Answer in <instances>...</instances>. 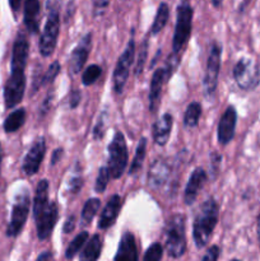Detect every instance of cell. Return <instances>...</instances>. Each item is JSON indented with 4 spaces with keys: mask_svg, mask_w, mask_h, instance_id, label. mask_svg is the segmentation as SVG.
Instances as JSON below:
<instances>
[{
    "mask_svg": "<svg viewBox=\"0 0 260 261\" xmlns=\"http://www.w3.org/2000/svg\"><path fill=\"white\" fill-rule=\"evenodd\" d=\"M30 55V43L23 33H19L13 43L10 75L4 87V101L7 109L20 103L25 91V66Z\"/></svg>",
    "mask_w": 260,
    "mask_h": 261,
    "instance_id": "1",
    "label": "cell"
},
{
    "mask_svg": "<svg viewBox=\"0 0 260 261\" xmlns=\"http://www.w3.org/2000/svg\"><path fill=\"white\" fill-rule=\"evenodd\" d=\"M48 189L50 184L43 178L37 184L33 198V218L40 241H46L51 236L59 219L58 204L55 201H48Z\"/></svg>",
    "mask_w": 260,
    "mask_h": 261,
    "instance_id": "2",
    "label": "cell"
},
{
    "mask_svg": "<svg viewBox=\"0 0 260 261\" xmlns=\"http://www.w3.org/2000/svg\"><path fill=\"white\" fill-rule=\"evenodd\" d=\"M219 221V204L209 198L199 208L193 222V240L198 249H203L211 241Z\"/></svg>",
    "mask_w": 260,
    "mask_h": 261,
    "instance_id": "3",
    "label": "cell"
},
{
    "mask_svg": "<svg viewBox=\"0 0 260 261\" xmlns=\"http://www.w3.org/2000/svg\"><path fill=\"white\" fill-rule=\"evenodd\" d=\"M186 219L176 213L168 218L165 227V249L171 259H180L186 252Z\"/></svg>",
    "mask_w": 260,
    "mask_h": 261,
    "instance_id": "4",
    "label": "cell"
},
{
    "mask_svg": "<svg viewBox=\"0 0 260 261\" xmlns=\"http://www.w3.org/2000/svg\"><path fill=\"white\" fill-rule=\"evenodd\" d=\"M48 15L45 27L41 33L40 54L43 58H50L58 45V38L60 35V0H47Z\"/></svg>",
    "mask_w": 260,
    "mask_h": 261,
    "instance_id": "5",
    "label": "cell"
},
{
    "mask_svg": "<svg viewBox=\"0 0 260 261\" xmlns=\"http://www.w3.org/2000/svg\"><path fill=\"white\" fill-rule=\"evenodd\" d=\"M193 15L194 10L189 0H181L176 12L175 32L172 37V53L173 55L180 56L185 51L190 40L191 31H193Z\"/></svg>",
    "mask_w": 260,
    "mask_h": 261,
    "instance_id": "6",
    "label": "cell"
},
{
    "mask_svg": "<svg viewBox=\"0 0 260 261\" xmlns=\"http://www.w3.org/2000/svg\"><path fill=\"white\" fill-rule=\"evenodd\" d=\"M232 75L240 89L251 92L260 84V66L255 59L244 56L235 64Z\"/></svg>",
    "mask_w": 260,
    "mask_h": 261,
    "instance_id": "7",
    "label": "cell"
},
{
    "mask_svg": "<svg viewBox=\"0 0 260 261\" xmlns=\"http://www.w3.org/2000/svg\"><path fill=\"white\" fill-rule=\"evenodd\" d=\"M127 161H129V153H127L126 140L121 132L115 133L111 143L109 144V162L107 168L111 178L117 180L124 175L126 170Z\"/></svg>",
    "mask_w": 260,
    "mask_h": 261,
    "instance_id": "8",
    "label": "cell"
},
{
    "mask_svg": "<svg viewBox=\"0 0 260 261\" xmlns=\"http://www.w3.org/2000/svg\"><path fill=\"white\" fill-rule=\"evenodd\" d=\"M135 58V41L134 36L132 35L130 40L127 41V45L125 47L124 53L120 55L115 66L114 74H112V89L116 94H121L124 92V87L129 79L130 68L134 63Z\"/></svg>",
    "mask_w": 260,
    "mask_h": 261,
    "instance_id": "9",
    "label": "cell"
},
{
    "mask_svg": "<svg viewBox=\"0 0 260 261\" xmlns=\"http://www.w3.org/2000/svg\"><path fill=\"white\" fill-rule=\"evenodd\" d=\"M221 45H219L218 42L212 43L203 78V89L204 94H205L206 97H212L216 93L217 84H218L219 70H221Z\"/></svg>",
    "mask_w": 260,
    "mask_h": 261,
    "instance_id": "10",
    "label": "cell"
},
{
    "mask_svg": "<svg viewBox=\"0 0 260 261\" xmlns=\"http://www.w3.org/2000/svg\"><path fill=\"white\" fill-rule=\"evenodd\" d=\"M30 194H28L27 190H23L19 195H17L14 205L12 208V216H10V222L7 228L8 237L19 236L25 222H27L28 213H30Z\"/></svg>",
    "mask_w": 260,
    "mask_h": 261,
    "instance_id": "11",
    "label": "cell"
},
{
    "mask_svg": "<svg viewBox=\"0 0 260 261\" xmlns=\"http://www.w3.org/2000/svg\"><path fill=\"white\" fill-rule=\"evenodd\" d=\"M92 47V33H87L82 37V40L79 41L78 45L73 48V51L70 53L69 56V71L70 74L75 75L79 74L83 70L84 65H86V61L88 59L89 53H91Z\"/></svg>",
    "mask_w": 260,
    "mask_h": 261,
    "instance_id": "12",
    "label": "cell"
},
{
    "mask_svg": "<svg viewBox=\"0 0 260 261\" xmlns=\"http://www.w3.org/2000/svg\"><path fill=\"white\" fill-rule=\"evenodd\" d=\"M46 154V142L43 138H38L31 145L30 150L23 160L22 170L27 176H33L38 172Z\"/></svg>",
    "mask_w": 260,
    "mask_h": 261,
    "instance_id": "13",
    "label": "cell"
},
{
    "mask_svg": "<svg viewBox=\"0 0 260 261\" xmlns=\"http://www.w3.org/2000/svg\"><path fill=\"white\" fill-rule=\"evenodd\" d=\"M237 124V111L233 106H228L222 114L218 122V130L217 137L221 145H227L232 142L235 138Z\"/></svg>",
    "mask_w": 260,
    "mask_h": 261,
    "instance_id": "14",
    "label": "cell"
},
{
    "mask_svg": "<svg viewBox=\"0 0 260 261\" xmlns=\"http://www.w3.org/2000/svg\"><path fill=\"white\" fill-rule=\"evenodd\" d=\"M206 181H208V175L204 168L198 167L193 171L185 186V191H184V203L186 205H193L195 203L199 191L204 188Z\"/></svg>",
    "mask_w": 260,
    "mask_h": 261,
    "instance_id": "15",
    "label": "cell"
},
{
    "mask_svg": "<svg viewBox=\"0 0 260 261\" xmlns=\"http://www.w3.org/2000/svg\"><path fill=\"white\" fill-rule=\"evenodd\" d=\"M114 261H139L137 240L130 231H125L122 233Z\"/></svg>",
    "mask_w": 260,
    "mask_h": 261,
    "instance_id": "16",
    "label": "cell"
},
{
    "mask_svg": "<svg viewBox=\"0 0 260 261\" xmlns=\"http://www.w3.org/2000/svg\"><path fill=\"white\" fill-rule=\"evenodd\" d=\"M121 206H122L121 196L117 195V194L112 195L111 198L109 199V201H107L103 211H102L101 216H99L98 229H101V231H106V229H109L110 227L114 226L117 217H119L120 211H121Z\"/></svg>",
    "mask_w": 260,
    "mask_h": 261,
    "instance_id": "17",
    "label": "cell"
},
{
    "mask_svg": "<svg viewBox=\"0 0 260 261\" xmlns=\"http://www.w3.org/2000/svg\"><path fill=\"white\" fill-rule=\"evenodd\" d=\"M171 176V167L166 161L157 160L152 163L148 171V185L153 190H158L168 181Z\"/></svg>",
    "mask_w": 260,
    "mask_h": 261,
    "instance_id": "18",
    "label": "cell"
},
{
    "mask_svg": "<svg viewBox=\"0 0 260 261\" xmlns=\"http://www.w3.org/2000/svg\"><path fill=\"white\" fill-rule=\"evenodd\" d=\"M167 83L163 68L155 69L153 73L152 79H150L149 86V111L152 114L157 112L158 107L161 103V97H162L163 84Z\"/></svg>",
    "mask_w": 260,
    "mask_h": 261,
    "instance_id": "19",
    "label": "cell"
},
{
    "mask_svg": "<svg viewBox=\"0 0 260 261\" xmlns=\"http://www.w3.org/2000/svg\"><path fill=\"white\" fill-rule=\"evenodd\" d=\"M173 126V117L171 114H163L157 121L153 124L152 127V137L155 144L163 145L167 144L168 139L171 137V132H172Z\"/></svg>",
    "mask_w": 260,
    "mask_h": 261,
    "instance_id": "20",
    "label": "cell"
},
{
    "mask_svg": "<svg viewBox=\"0 0 260 261\" xmlns=\"http://www.w3.org/2000/svg\"><path fill=\"white\" fill-rule=\"evenodd\" d=\"M40 0H24L23 22L30 33L36 35L40 30Z\"/></svg>",
    "mask_w": 260,
    "mask_h": 261,
    "instance_id": "21",
    "label": "cell"
},
{
    "mask_svg": "<svg viewBox=\"0 0 260 261\" xmlns=\"http://www.w3.org/2000/svg\"><path fill=\"white\" fill-rule=\"evenodd\" d=\"M102 249H103L102 237L98 233L93 234L89 241H87L84 245L81 256H79V261H98L102 254Z\"/></svg>",
    "mask_w": 260,
    "mask_h": 261,
    "instance_id": "22",
    "label": "cell"
},
{
    "mask_svg": "<svg viewBox=\"0 0 260 261\" xmlns=\"http://www.w3.org/2000/svg\"><path fill=\"white\" fill-rule=\"evenodd\" d=\"M168 18H170V8L166 3H161L158 5L157 13H155V17L153 19L152 25H150V35H158L163 28L166 27L168 22Z\"/></svg>",
    "mask_w": 260,
    "mask_h": 261,
    "instance_id": "23",
    "label": "cell"
},
{
    "mask_svg": "<svg viewBox=\"0 0 260 261\" xmlns=\"http://www.w3.org/2000/svg\"><path fill=\"white\" fill-rule=\"evenodd\" d=\"M25 110L24 109H18L14 110L8 115V117L4 121V130L7 133H15L24 125L25 122Z\"/></svg>",
    "mask_w": 260,
    "mask_h": 261,
    "instance_id": "24",
    "label": "cell"
},
{
    "mask_svg": "<svg viewBox=\"0 0 260 261\" xmlns=\"http://www.w3.org/2000/svg\"><path fill=\"white\" fill-rule=\"evenodd\" d=\"M145 154H147V138H142L139 143H138L134 158H133L132 163H130L129 175H135V173L142 170L143 163H144L145 160Z\"/></svg>",
    "mask_w": 260,
    "mask_h": 261,
    "instance_id": "25",
    "label": "cell"
},
{
    "mask_svg": "<svg viewBox=\"0 0 260 261\" xmlns=\"http://www.w3.org/2000/svg\"><path fill=\"white\" fill-rule=\"evenodd\" d=\"M88 237H89V233L87 231L79 232V233L76 234L73 240H71V242L68 245V247H66L65 259L69 261L73 260L74 257L79 254V251L83 249L84 245H86V242L88 241Z\"/></svg>",
    "mask_w": 260,
    "mask_h": 261,
    "instance_id": "26",
    "label": "cell"
},
{
    "mask_svg": "<svg viewBox=\"0 0 260 261\" xmlns=\"http://www.w3.org/2000/svg\"><path fill=\"white\" fill-rule=\"evenodd\" d=\"M99 206H101V200L97 198H92L88 199L84 204L83 209H82V214H81V222L82 226H89L93 221V218L96 217L97 212H98Z\"/></svg>",
    "mask_w": 260,
    "mask_h": 261,
    "instance_id": "27",
    "label": "cell"
},
{
    "mask_svg": "<svg viewBox=\"0 0 260 261\" xmlns=\"http://www.w3.org/2000/svg\"><path fill=\"white\" fill-rule=\"evenodd\" d=\"M201 116V105L199 102H191L184 114V125L186 127H196Z\"/></svg>",
    "mask_w": 260,
    "mask_h": 261,
    "instance_id": "28",
    "label": "cell"
},
{
    "mask_svg": "<svg viewBox=\"0 0 260 261\" xmlns=\"http://www.w3.org/2000/svg\"><path fill=\"white\" fill-rule=\"evenodd\" d=\"M102 74V69L101 66L97 65V64H92L89 65L88 68L84 69L83 74H82V83L83 86L89 87L92 84H94L97 82V79L101 76Z\"/></svg>",
    "mask_w": 260,
    "mask_h": 261,
    "instance_id": "29",
    "label": "cell"
},
{
    "mask_svg": "<svg viewBox=\"0 0 260 261\" xmlns=\"http://www.w3.org/2000/svg\"><path fill=\"white\" fill-rule=\"evenodd\" d=\"M110 178H111V176H110L109 168H107V166H102L98 170V175H97L96 182H94V191L96 193H105Z\"/></svg>",
    "mask_w": 260,
    "mask_h": 261,
    "instance_id": "30",
    "label": "cell"
},
{
    "mask_svg": "<svg viewBox=\"0 0 260 261\" xmlns=\"http://www.w3.org/2000/svg\"><path fill=\"white\" fill-rule=\"evenodd\" d=\"M148 47H149V41H148V37H145L144 41L142 42V45H140V51L139 55H138L137 65H135L134 74L137 76H139L140 74L143 73V69H144L145 61H147L148 58Z\"/></svg>",
    "mask_w": 260,
    "mask_h": 261,
    "instance_id": "31",
    "label": "cell"
},
{
    "mask_svg": "<svg viewBox=\"0 0 260 261\" xmlns=\"http://www.w3.org/2000/svg\"><path fill=\"white\" fill-rule=\"evenodd\" d=\"M163 256V246L160 242H154L150 245L145 251L143 261H162Z\"/></svg>",
    "mask_w": 260,
    "mask_h": 261,
    "instance_id": "32",
    "label": "cell"
},
{
    "mask_svg": "<svg viewBox=\"0 0 260 261\" xmlns=\"http://www.w3.org/2000/svg\"><path fill=\"white\" fill-rule=\"evenodd\" d=\"M61 70V65L59 61H54L51 65H48L47 70L42 74V86L46 84H53L54 81L56 79V76L59 75Z\"/></svg>",
    "mask_w": 260,
    "mask_h": 261,
    "instance_id": "33",
    "label": "cell"
},
{
    "mask_svg": "<svg viewBox=\"0 0 260 261\" xmlns=\"http://www.w3.org/2000/svg\"><path fill=\"white\" fill-rule=\"evenodd\" d=\"M107 111H102L98 117L96 126L93 129V139L94 140H101L103 138L105 133H106V122H107Z\"/></svg>",
    "mask_w": 260,
    "mask_h": 261,
    "instance_id": "34",
    "label": "cell"
},
{
    "mask_svg": "<svg viewBox=\"0 0 260 261\" xmlns=\"http://www.w3.org/2000/svg\"><path fill=\"white\" fill-rule=\"evenodd\" d=\"M82 188H83V177L81 175V170H76L75 173L68 181L69 193L75 195V194H78L82 190Z\"/></svg>",
    "mask_w": 260,
    "mask_h": 261,
    "instance_id": "35",
    "label": "cell"
},
{
    "mask_svg": "<svg viewBox=\"0 0 260 261\" xmlns=\"http://www.w3.org/2000/svg\"><path fill=\"white\" fill-rule=\"evenodd\" d=\"M111 0H93V15L102 17L109 8Z\"/></svg>",
    "mask_w": 260,
    "mask_h": 261,
    "instance_id": "36",
    "label": "cell"
},
{
    "mask_svg": "<svg viewBox=\"0 0 260 261\" xmlns=\"http://www.w3.org/2000/svg\"><path fill=\"white\" fill-rule=\"evenodd\" d=\"M219 255H221V249H219L218 245H212V246L206 250L205 254L203 255L200 261H218Z\"/></svg>",
    "mask_w": 260,
    "mask_h": 261,
    "instance_id": "37",
    "label": "cell"
},
{
    "mask_svg": "<svg viewBox=\"0 0 260 261\" xmlns=\"http://www.w3.org/2000/svg\"><path fill=\"white\" fill-rule=\"evenodd\" d=\"M222 163V155L218 152H212L211 153V172L213 173V177H217L221 168Z\"/></svg>",
    "mask_w": 260,
    "mask_h": 261,
    "instance_id": "38",
    "label": "cell"
},
{
    "mask_svg": "<svg viewBox=\"0 0 260 261\" xmlns=\"http://www.w3.org/2000/svg\"><path fill=\"white\" fill-rule=\"evenodd\" d=\"M81 99H82V93L79 89H71L70 93H69V107L71 110L76 109L81 103Z\"/></svg>",
    "mask_w": 260,
    "mask_h": 261,
    "instance_id": "39",
    "label": "cell"
},
{
    "mask_svg": "<svg viewBox=\"0 0 260 261\" xmlns=\"http://www.w3.org/2000/svg\"><path fill=\"white\" fill-rule=\"evenodd\" d=\"M53 98H54V92L51 91L50 94H47L45 98V101L42 102V105H41L40 107V117H45L46 114H47L48 111H50V107H51V102H53Z\"/></svg>",
    "mask_w": 260,
    "mask_h": 261,
    "instance_id": "40",
    "label": "cell"
},
{
    "mask_svg": "<svg viewBox=\"0 0 260 261\" xmlns=\"http://www.w3.org/2000/svg\"><path fill=\"white\" fill-rule=\"evenodd\" d=\"M75 224H76V218H75V216H73V214H71V216H69L68 218H66L65 223H64V226H63L64 233L65 234L71 233V232L75 229Z\"/></svg>",
    "mask_w": 260,
    "mask_h": 261,
    "instance_id": "41",
    "label": "cell"
},
{
    "mask_svg": "<svg viewBox=\"0 0 260 261\" xmlns=\"http://www.w3.org/2000/svg\"><path fill=\"white\" fill-rule=\"evenodd\" d=\"M64 157V149L63 148H56L51 154V166H55L56 163L60 162L61 158Z\"/></svg>",
    "mask_w": 260,
    "mask_h": 261,
    "instance_id": "42",
    "label": "cell"
},
{
    "mask_svg": "<svg viewBox=\"0 0 260 261\" xmlns=\"http://www.w3.org/2000/svg\"><path fill=\"white\" fill-rule=\"evenodd\" d=\"M9 5L12 12L14 13V14H17L20 10V7H22V0H9Z\"/></svg>",
    "mask_w": 260,
    "mask_h": 261,
    "instance_id": "43",
    "label": "cell"
},
{
    "mask_svg": "<svg viewBox=\"0 0 260 261\" xmlns=\"http://www.w3.org/2000/svg\"><path fill=\"white\" fill-rule=\"evenodd\" d=\"M36 261H54V255L51 251H43L42 254L38 255Z\"/></svg>",
    "mask_w": 260,
    "mask_h": 261,
    "instance_id": "44",
    "label": "cell"
},
{
    "mask_svg": "<svg viewBox=\"0 0 260 261\" xmlns=\"http://www.w3.org/2000/svg\"><path fill=\"white\" fill-rule=\"evenodd\" d=\"M256 236H257V244H259V250H260V212L256 219Z\"/></svg>",
    "mask_w": 260,
    "mask_h": 261,
    "instance_id": "45",
    "label": "cell"
},
{
    "mask_svg": "<svg viewBox=\"0 0 260 261\" xmlns=\"http://www.w3.org/2000/svg\"><path fill=\"white\" fill-rule=\"evenodd\" d=\"M212 4H213L214 8H221L222 0H212Z\"/></svg>",
    "mask_w": 260,
    "mask_h": 261,
    "instance_id": "46",
    "label": "cell"
},
{
    "mask_svg": "<svg viewBox=\"0 0 260 261\" xmlns=\"http://www.w3.org/2000/svg\"><path fill=\"white\" fill-rule=\"evenodd\" d=\"M2 161H3V150H2V144H0V170H2Z\"/></svg>",
    "mask_w": 260,
    "mask_h": 261,
    "instance_id": "47",
    "label": "cell"
},
{
    "mask_svg": "<svg viewBox=\"0 0 260 261\" xmlns=\"http://www.w3.org/2000/svg\"><path fill=\"white\" fill-rule=\"evenodd\" d=\"M231 261H242V260H240V259H233V260H231Z\"/></svg>",
    "mask_w": 260,
    "mask_h": 261,
    "instance_id": "48",
    "label": "cell"
}]
</instances>
